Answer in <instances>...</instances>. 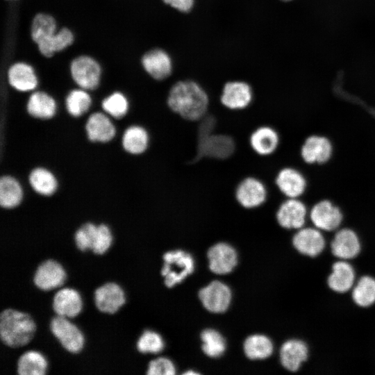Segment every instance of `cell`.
Instances as JSON below:
<instances>
[{"label": "cell", "instance_id": "1", "mask_svg": "<svg viewBox=\"0 0 375 375\" xmlns=\"http://www.w3.org/2000/svg\"><path fill=\"white\" fill-rule=\"evenodd\" d=\"M166 106L180 118L197 122L208 112L211 104L208 94L201 85L194 81L185 80L172 85Z\"/></svg>", "mask_w": 375, "mask_h": 375}, {"label": "cell", "instance_id": "2", "mask_svg": "<svg viewBox=\"0 0 375 375\" xmlns=\"http://www.w3.org/2000/svg\"><path fill=\"white\" fill-rule=\"evenodd\" d=\"M35 324L27 313L12 308L3 310L0 314V338L10 347L26 345L33 338Z\"/></svg>", "mask_w": 375, "mask_h": 375}, {"label": "cell", "instance_id": "3", "mask_svg": "<svg viewBox=\"0 0 375 375\" xmlns=\"http://www.w3.org/2000/svg\"><path fill=\"white\" fill-rule=\"evenodd\" d=\"M233 196L238 205L242 209L248 211L256 210L267 203L270 189L262 178L249 174L237 183Z\"/></svg>", "mask_w": 375, "mask_h": 375}, {"label": "cell", "instance_id": "4", "mask_svg": "<svg viewBox=\"0 0 375 375\" xmlns=\"http://www.w3.org/2000/svg\"><path fill=\"white\" fill-rule=\"evenodd\" d=\"M164 264L161 274L165 278V284L168 288L181 283L194 269L192 256L182 250L171 251L163 255Z\"/></svg>", "mask_w": 375, "mask_h": 375}, {"label": "cell", "instance_id": "5", "mask_svg": "<svg viewBox=\"0 0 375 375\" xmlns=\"http://www.w3.org/2000/svg\"><path fill=\"white\" fill-rule=\"evenodd\" d=\"M252 87L243 81H231L224 83L219 97V104L225 109L239 112L248 109L253 103Z\"/></svg>", "mask_w": 375, "mask_h": 375}, {"label": "cell", "instance_id": "6", "mask_svg": "<svg viewBox=\"0 0 375 375\" xmlns=\"http://www.w3.org/2000/svg\"><path fill=\"white\" fill-rule=\"evenodd\" d=\"M248 143L251 150L256 155L268 158L278 151L281 144V136L274 126L261 124L251 131Z\"/></svg>", "mask_w": 375, "mask_h": 375}, {"label": "cell", "instance_id": "7", "mask_svg": "<svg viewBox=\"0 0 375 375\" xmlns=\"http://www.w3.org/2000/svg\"><path fill=\"white\" fill-rule=\"evenodd\" d=\"M308 213L300 198H285L277 206L275 218L282 228L297 231L305 226Z\"/></svg>", "mask_w": 375, "mask_h": 375}, {"label": "cell", "instance_id": "8", "mask_svg": "<svg viewBox=\"0 0 375 375\" xmlns=\"http://www.w3.org/2000/svg\"><path fill=\"white\" fill-rule=\"evenodd\" d=\"M308 217L315 227L326 232L337 231L344 220L340 208L326 199L318 201L312 206Z\"/></svg>", "mask_w": 375, "mask_h": 375}, {"label": "cell", "instance_id": "9", "mask_svg": "<svg viewBox=\"0 0 375 375\" xmlns=\"http://www.w3.org/2000/svg\"><path fill=\"white\" fill-rule=\"evenodd\" d=\"M274 185L285 198H300L307 188L304 174L292 166L279 168L274 176Z\"/></svg>", "mask_w": 375, "mask_h": 375}, {"label": "cell", "instance_id": "10", "mask_svg": "<svg viewBox=\"0 0 375 375\" xmlns=\"http://www.w3.org/2000/svg\"><path fill=\"white\" fill-rule=\"evenodd\" d=\"M292 244L301 255L315 258L324 251L326 242L322 231L313 226L297 230L292 238Z\"/></svg>", "mask_w": 375, "mask_h": 375}, {"label": "cell", "instance_id": "11", "mask_svg": "<svg viewBox=\"0 0 375 375\" xmlns=\"http://www.w3.org/2000/svg\"><path fill=\"white\" fill-rule=\"evenodd\" d=\"M330 251L337 259L353 260L361 253V240L353 229L349 227L340 228L335 231L331 241Z\"/></svg>", "mask_w": 375, "mask_h": 375}, {"label": "cell", "instance_id": "12", "mask_svg": "<svg viewBox=\"0 0 375 375\" xmlns=\"http://www.w3.org/2000/svg\"><path fill=\"white\" fill-rule=\"evenodd\" d=\"M49 327L51 333L69 352L76 353L83 349V335L67 317L56 315L51 319Z\"/></svg>", "mask_w": 375, "mask_h": 375}, {"label": "cell", "instance_id": "13", "mask_svg": "<svg viewBox=\"0 0 375 375\" xmlns=\"http://www.w3.org/2000/svg\"><path fill=\"white\" fill-rule=\"evenodd\" d=\"M333 153L331 141L322 135H311L305 139L300 148V156L309 165L324 164L329 161Z\"/></svg>", "mask_w": 375, "mask_h": 375}, {"label": "cell", "instance_id": "14", "mask_svg": "<svg viewBox=\"0 0 375 375\" xmlns=\"http://www.w3.org/2000/svg\"><path fill=\"white\" fill-rule=\"evenodd\" d=\"M199 297L204 308L208 311L220 313L228 309L232 294L227 285L219 281H214L200 290Z\"/></svg>", "mask_w": 375, "mask_h": 375}, {"label": "cell", "instance_id": "15", "mask_svg": "<svg viewBox=\"0 0 375 375\" xmlns=\"http://www.w3.org/2000/svg\"><path fill=\"white\" fill-rule=\"evenodd\" d=\"M326 278L328 288L337 294L351 290L356 281V269L349 260H339L333 262Z\"/></svg>", "mask_w": 375, "mask_h": 375}, {"label": "cell", "instance_id": "16", "mask_svg": "<svg viewBox=\"0 0 375 375\" xmlns=\"http://www.w3.org/2000/svg\"><path fill=\"white\" fill-rule=\"evenodd\" d=\"M72 76L82 88L94 90L99 85L101 69L99 64L86 56L75 58L71 65Z\"/></svg>", "mask_w": 375, "mask_h": 375}, {"label": "cell", "instance_id": "17", "mask_svg": "<svg viewBox=\"0 0 375 375\" xmlns=\"http://www.w3.org/2000/svg\"><path fill=\"white\" fill-rule=\"evenodd\" d=\"M310 349L307 342L299 338H292L283 343L279 358L282 366L291 372L300 369L309 358Z\"/></svg>", "mask_w": 375, "mask_h": 375}, {"label": "cell", "instance_id": "18", "mask_svg": "<svg viewBox=\"0 0 375 375\" xmlns=\"http://www.w3.org/2000/svg\"><path fill=\"white\" fill-rule=\"evenodd\" d=\"M66 279V273L62 266L53 259L42 262L36 268L33 283L35 285L44 291L61 286Z\"/></svg>", "mask_w": 375, "mask_h": 375}, {"label": "cell", "instance_id": "19", "mask_svg": "<svg viewBox=\"0 0 375 375\" xmlns=\"http://www.w3.org/2000/svg\"><path fill=\"white\" fill-rule=\"evenodd\" d=\"M209 268L216 274L231 272L238 263V255L232 246L225 242L212 245L208 251Z\"/></svg>", "mask_w": 375, "mask_h": 375}, {"label": "cell", "instance_id": "20", "mask_svg": "<svg viewBox=\"0 0 375 375\" xmlns=\"http://www.w3.org/2000/svg\"><path fill=\"white\" fill-rule=\"evenodd\" d=\"M125 301L124 292L116 283H104L94 291L95 306L102 312L113 314Z\"/></svg>", "mask_w": 375, "mask_h": 375}, {"label": "cell", "instance_id": "21", "mask_svg": "<svg viewBox=\"0 0 375 375\" xmlns=\"http://www.w3.org/2000/svg\"><path fill=\"white\" fill-rule=\"evenodd\" d=\"M142 63L147 72L156 80H164L172 72V59L162 49H156L146 53L142 57Z\"/></svg>", "mask_w": 375, "mask_h": 375}, {"label": "cell", "instance_id": "22", "mask_svg": "<svg viewBox=\"0 0 375 375\" xmlns=\"http://www.w3.org/2000/svg\"><path fill=\"white\" fill-rule=\"evenodd\" d=\"M83 303L79 293L74 289L65 288L53 296L52 308L57 315L72 318L82 309Z\"/></svg>", "mask_w": 375, "mask_h": 375}, {"label": "cell", "instance_id": "23", "mask_svg": "<svg viewBox=\"0 0 375 375\" xmlns=\"http://www.w3.org/2000/svg\"><path fill=\"white\" fill-rule=\"evenodd\" d=\"M85 130L88 138L93 142H106L115 135L113 124L106 115L101 112H95L90 116Z\"/></svg>", "mask_w": 375, "mask_h": 375}, {"label": "cell", "instance_id": "24", "mask_svg": "<svg viewBox=\"0 0 375 375\" xmlns=\"http://www.w3.org/2000/svg\"><path fill=\"white\" fill-rule=\"evenodd\" d=\"M351 297L353 303L361 308L375 304V277L369 274L361 276L351 289Z\"/></svg>", "mask_w": 375, "mask_h": 375}, {"label": "cell", "instance_id": "25", "mask_svg": "<svg viewBox=\"0 0 375 375\" xmlns=\"http://www.w3.org/2000/svg\"><path fill=\"white\" fill-rule=\"evenodd\" d=\"M8 81L14 88L24 92L33 90L38 85V79L33 68L22 62L10 67L8 70Z\"/></svg>", "mask_w": 375, "mask_h": 375}, {"label": "cell", "instance_id": "26", "mask_svg": "<svg viewBox=\"0 0 375 375\" xmlns=\"http://www.w3.org/2000/svg\"><path fill=\"white\" fill-rule=\"evenodd\" d=\"M150 138L144 127L134 125L128 127L124 132L122 144L124 149L133 155L144 153L149 148Z\"/></svg>", "mask_w": 375, "mask_h": 375}, {"label": "cell", "instance_id": "27", "mask_svg": "<svg viewBox=\"0 0 375 375\" xmlns=\"http://www.w3.org/2000/svg\"><path fill=\"white\" fill-rule=\"evenodd\" d=\"M47 362L44 356L36 351H28L17 360V372L19 375H44Z\"/></svg>", "mask_w": 375, "mask_h": 375}, {"label": "cell", "instance_id": "28", "mask_svg": "<svg viewBox=\"0 0 375 375\" xmlns=\"http://www.w3.org/2000/svg\"><path fill=\"white\" fill-rule=\"evenodd\" d=\"M56 110L54 99L43 92L33 93L27 103V110L33 117L40 119L52 117Z\"/></svg>", "mask_w": 375, "mask_h": 375}, {"label": "cell", "instance_id": "29", "mask_svg": "<svg viewBox=\"0 0 375 375\" xmlns=\"http://www.w3.org/2000/svg\"><path fill=\"white\" fill-rule=\"evenodd\" d=\"M273 351L272 340L264 335H251L244 342V351L250 359L267 358L272 354Z\"/></svg>", "mask_w": 375, "mask_h": 375}, {"label": "cell", "instance_id": "30", "mask_svg": "<svg viewBox=\"0 0 375 375\" xmlns=\"http://www.w3.org/2000/svg\"><path fill=\"white\" fill-rule=\"evenodd\" d=\"M23 192L20 184L14 178L5 176L0 180V204L6 208H12L22 201Z\"/></svg>", "mask_w": 375, "mask_h": 375}, {"label": "cell", "instance_id": "31", "mask_svg": "<svg viewBox=\"0 0 375 375\" xmlns=\"http://www.w3.org/2000/svg\"><path fill=\"white\" fill-rule=\"evenodd\" d=\"M56 24L53 17L47 14H38L31 26L32 39L39 45L51 38L56 34Z\"/></svg>", "mask_w": 375, "mask_h": 375}, {"label": "cell", "instance_id": "32", "mask_svg": "<svg viewBox=\"0 0 375 375\" xmlns=\"http://www.w3.org/2000/svg\"><path fill=\"white\" fill-rule=\"evenodd\" d=\"M32 188L42 195H51L56 190L57 181L53 174L44 168H36L29 175Z\"/></svg>", "mask_w": 375, "mask_h": 375}, {"label": "cell", "instance_id": "33", "mask_svg": "<svg viewBox=\"0 0 375 375\" xmlns=\"http://www.w3.org/2000/svg\"><path fill=\"white\" fill-rule=\"evenodd\" d=\"M74 40L72 33L63 28L51 38L38 45L39 50L46 57L52 56L55 52L61 51L70 45Z\"/></svg>", "mask_w": 375, "mask_h": 375}, {"label": "cell", "instance_id": "34", "mask_svg": "<svg viewBox=\"0 0 375 375\" xmlns=\"http://www.w3.org/2000/svg\"><path fill=\"white\" fill-rule=\"evenodd\" d=\"M202 350L209 357L221 356L226 349V341L224 337L217 331L206 329L201 334Z\"/></svg>", "mask_w": 375, "mask_h": 375}, {"label": "cell", "instance_id": "35", "mask_svg": "<svg viewBox=\"0 0 375 375\" xmlns=\"http://www.w3.org/2000/svg\"><path fill=\"white\" fill-rule=\"evenodd\" d=\"M91 105V98L85 91L74 90L66 99L67 111L74 117H79L88 111Z\"/></svg>", "mask_w": 375, "mask_h": 375}, {"label": "cell", "instance_id": "36", "mask_svg": "<svg viewBox=\"0 0 375 375\" xmlns=\"http://www.w3.org/2000/svg\"><path fill=\"white\" fill-rule=\"evenodd\" d=\"M137 349L142 353H158L164 348L162 337L153 331H144L136 343Z\"/></svg>", "mask_w": 375, "mask_h": 375}, {"label": "cell", "instance_id": "37", "mask_svg": "<svg viewBox=\"0 0 375 375\" xmlns=\"http://www.w3.org/2000/svg\"><path fill=\"white\" fill-rule=\"evenodd\" d=\"M128 101L120 92H115L102 101V108L105 112L115 118H121L128 110Z\"/></svg>", "mask_w": 375, "mask_h": 375}, {"label": "cell", "instance_id": "38", "mask_svg": "<svg viewBox=\"0 0 375 375\" xmlns=\"http://www.w3.org/2000/svg\"><path fill=\"white\" fill-rule=\"evenodd\" d=\"M97 226L88 222L82 225L74 234V242L76 247L81 251L92 249L93 246Z\"/></svg>", "mask_w": 375, "mask_h": 375}, {"label": "cell", "instance_id": "39", "mask_svg": "<svg viewBox=\"0 0 375 375\" xmlns=\"http://www.w3.org/2000/svg\"><path fill=\"white\" fill-rule=\"evenodd\" d=\"M112 241L108 226L101 224L97 226L96 236L91 251L97 255L105 253L110 247Z\"/></svg>", "mask_w": 375, "mask_h": 375}, {"label": "cell", "instance_id": "40", "mask_svg": "<svg viewBox=\"0 0 375 375\" xmlns=\"http://www.w3.org/2000/svg\"><path fill=\"white\" fill-rule=\"evenodd\" d=\"M176 368L172 360L167 358H158L149 363L148 375H174Z\"/></svg>", "mask_w": 375, "mask_h": 375}, {"label": "cell", "instance_id": "41", "mask_svg": "<svg viewBox=\"0 0 375 375\" xmlns=\"http://www.w3.org/2000/svg\"><path fill=\"white\" fill-rule=\"evenodd\" d=\"M166 4L183 12H189L193 7L194 0H162Z\"/></svg>", "mask_w": 375, "mask_h": 375}, {"label": "cell", "instance_id": "42", "mask_svg": "<svg viewBox=\"0 0 375 375\" xmlns=\"http://www.w3.org/2000/svg\"><path fill=\"white\" fill-rule=\"evenodd\" d=\"M185 374H197V373L195 372H185Z\"/></svg>", "mask_w": 375, "mask_h": 375}, {"label": "cell", "instance_id": "43", "mask_svg": "<svg viewBox=\"0 0 375 375\" xmlns=\"http://www.w3.org/2000/svg\"><path fill=\"white\" fill-rule=\"evenodd\" d=\"M281 1H290L292 0H281Z\"/></svg>", "mask_w": 375, "mask_h": 375}, {"label": "cell", "instance_id": "44", "mask_svg": "<svg viewBox=\"0 0 375 375\" xmlns=\"http://www.w3.org/2000/svg\"><path fill=\"white\" fill-rule=\"evenodd\" d=\"M7 1H18V0H7Z\"/></svg>", "mask_w": 375, "mask_h": 375}]
</instances>
